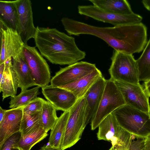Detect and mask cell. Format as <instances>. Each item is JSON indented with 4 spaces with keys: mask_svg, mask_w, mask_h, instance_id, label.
<instances>
[{
    "mask_svg": "<svg viewBox=\"0 0 150 150\" xmlns=\"http://www.w3.org/2000/svg\"><path fill=\"white\" fill-rule=\"evenodd\" d=\"M34 39L41 55L53 64L69 65L86 56V52L78 47L73 37L55 28L38 26Z\"/></svg>",
    "mask_w": 150,
    "mask_h": 150,
    "instance_id": "6da1fadb",
    "label": "cell"
},
{
    "mask_svg": "<svg viewBox=\"0 0 150 150\" xmlns=\"http://www.w3.org/2000/svg\"><path fill=\"white\" fill-rule=\"evenodd\" d=\"M112 113L119 125L133 134L146 136L150 133V114L126 104Z\"/></svg>",
    "mask_w": 150,
    "mask_h": 150,
    "instance_id": "7a4b0ae2",
    "label": "cell"
},
{
    "mask_svg": "<svg viewBox=\"0 0 150 150\" xmlns=\"http://www.w3.org/2000/svg\"><path fill=\"white\" fill-rule=\"evenodd\" d=\"M108 70L110 79L114 81L139 83L136 61L132 54L114 50Z\"/></svg>",
    "mask_w": 150,
    "mask_h": 150,
    "instance_id": "3957f363",
    "label": "cell"
},
{
    "mask_svg": "<svg viewBox=\"0 0 150 150\" xmlns=\"http://www.w3.org/2000/svg\"><path fill=\"white\" fill-rule=\"evenodd\" d=\"M85 108L84 97L78 99L69 110L61 147L63 150L72 146L81 139L85 128L84 125Z\"/></svg>",
    "mask_w": 150,
    "mask_h": 150,
    "instance_id": "277c9868",
    "label": "cell"
},
{
    "mask_svg": "<svg viewBox=\"0 0 150 150\" xmlns=\"http://www.w3.org/2000/svg\"><path fill=\"white\" fill-rule=\"evenodd\" d=\"M125 104L122 95L115 82L110 79L106 80L98 109L91 122V130L96 129L105 118Z\"/></svg>",
    "mask_w": 150,
    "mask_h": 150,
    "instance_id": "5b68a950",
    "label": "cell"
},
{
    "mask_svg": "<svg viewBox=\"0 0 150 150\" xmlns=\"http://www.w3.org/2000/svg\"><path fill=\"white\" fill-rule=\"evenodd\" d=\"M23 53L35 86L42 88L48 85L50 72L46 60L35 47L24 44Z\"/></svg>",
    "mask_w": 150,
    "mask_h": 150,
    "instance_id": "8992f818",
    "label": "cell"
},
{
    "mask_svg": "<svg viewBox=\"0 0 150 150\" xmlns=\"http://www.w3.org/2000/svg\"><path fill=\"white\" fill-rule=\"evenodd\" d=\"M78 13L100 21L117 26L141 23L142 17L133 13L129 14H115L103 11L93 5H79Z\"/></svg>",
    "mask_w": 150,
    "mask_h": 150,
    "instance_id": "52a82bcc",
    "label": "cell"
},
{
    "mask_svg": "<svg viewBox=\"0 0 150 150\" xmlns=\"http://www.w3.org/2000/svg\"><path fill=\"white\" fill-rule=\"evenodd\" d=\"M95 64L84 61L78 62L60 68L51 79V85L60 87L73 83L96 69Z\"/></svg>",
    "mask_w": 150,
    "mask_h": 150,
    "instance_id": "ba28073f",
    "label": "cell"
},
{
    "mask_svg": "<svg viewBox=\"0 0 150 150\" xmlns=\"http://www.w3.org/2000/svg\"><path fill=\"white\" fill-rule=\"evenodd\" d=\"M114 81L121 92L126 105L150 114L149 97L140 83Z\"/></svg>",
    "mask_w": 150,
    "mask_h": 150,
    "instance_id": "9c48e42d",
    "label": "cell"
},
{
    "mask_svg": "<svg viewBox=\"0 0 150 150\" xmlns=\"http://www.w3.org/2000/svg\"><path fill=\"white\" fill-rule=\"evenodd\" d=\"M18 16V26L17 32L24 44L30 39L34 38L36 27L34 25L31 1H14Z\"/></svg>",
    "mask_w": 150,
    "mask_h": 150,
    "instance_id": "30bf717a",
    "label": "cell"
},
{
    "mask_svg": "<svg viewBox=\"0 0 150 150\" xmlns=\"http://www.w3.org/2000/svg\"><path fill=\"white\" fill-rule=\"evenodd\" d=\"M42 92L47 101L57 110H69L78 100L71 91L51 85L42 87Z\"/></svg>",
    "mask_w": 150,
    "mask_h": 150,
    "instance_id": "8fae6325",
    "label": "cell"
},
{
    "mask_svg": "<svg viewBox=\"0 0 150 150\" xmlns=\"http://www.w3.org/2000/svg\"><path fill=\"white\" fill-rule=\"evenodd\" d=\"M106 80L100 78L86 93L84 97L86 103L84 125H86L93 119L98 109L105 86Z\"/></svg>",
    "mask_w": 150,
    "mask_h": 150,
    "instance_id": "7c38bea8",
    "label": "cell"
},
{
    "mask_svg": "<svg viewBox=\"0 0 150 150\" xmlns=\"http://www.w3.org/2000/svg\"><path fill=\"white\" fill-rule=\"evenodd\" d=\"M23 115L22 108L6 110L0 122V148L8 137L20 131Z\"/></svg>",
    "mask_w": 150,
    "mask_h": 150,
    "instance_id": "4fadbf2b",
    "label": "cell"
},
{
    "mask_svg": "<svg viewBox=\"0 0 150 150\" xmlns=\"http://www.w3.org/2000/svg\"><path fill=\"white\" fill-rule=\"evenodd\" d=\"M12 67L16 75L19 87L21 91L35 86L30 71L24 56L23 51L19 52L11 56Z\"/></svg>",
    "mask_w": 150,
    "mask_h": 150,
    "instance_id": "5bb4252c",
    "label": "cell"
},
{
    "mask_svg": "<svg viewBox=\"0 0 150 150\" xmlns=\"http://www.w3.org/2000/svg\"><path fill=\"white\" fill-rule=\"evenodd\" d=\"M4 63V71L0 79V92H2L3 101L9 96L13 97L16 96L19 87L18 79L12 67L11 57L8 59Z\"/></svg>",
    "mask_w": 150,
    "mask_h": 150,
    "instance_id": "9a60e30c",
    "label": "cell"
},
{
    "mask_svg": "<svg viewBox=\"0 0 150 150\" xmlns=\"http://www.w3.org/2000/svg\"><path fill=\"white\" fill-rule=\"evenodd\" d=\"M103 76L97 68L90 74L76 81L60 87L71 92L78 99L83 97L97 80Z\"/></svg>",
    "mask_w": 150,
    "mask_h": 150,
    "instance_id": "2e32d148",
    "label": "cell"
},
{
    "mask_svg": "<svg viewBox=\"0 0 150 150\" xmlns=\"http://www.w3.org/2000/svg\"><path fill=\"white\" fill-rule=\"evenodd\" d=\"M0 21L17 31L18 26L17 10L14 1H0Z\"/></svg>",
    "mask_w": 150,
    "mask_h": 150,
    "instance_id": "e0dca14e",
    "label": "cell"
},
{
    "mask_svg": "<svg viewBox=\"0 0 150 150\" xmlns=\"http://www.w3.org/2000/svg\"><path fill=\"white\" fill-rule=\"evenodd\" d=\"M93 5L106 11L125 14L133 13L130 5L126 0H89Z\"/></svg>",
    "mask_w": 150,
    "mask_h": 150,
    "instance_id": "ac0fdd59",
    "label": "cell"
},
{
    "mask_svg": "<svg viewBox=\"0 0 150 150\" xmlns=\"http://www.w3.org/2000/svg\"><path fill=\"white\" fill-rule=\"evenodd\" d=\"M119 125L112 113L105 118L98 126L97 137L99 140H104L112 143L114 140Z\"/></svg>",
    "mask_w": 150,
    "mask_h": 150,
    "instance_id": "d6986e66",
    "label": "cell"
},
{
    "mask_svg": "<svg viewBox=\"0 0 150 150\" xmlns=\"http://www.w3.org/2000/svg\"><path fill=\"white\" fill-rule=\"evenodd\" d=\"M69 112V110L64 112L51 130L48 141L51 146L61 148Z\"/></svg>",
    "mask_w": 150,
    "mask_h": 150,
    "instance_id": "ffe728a7",
    "label": "cell"
},
{
    "mask_svg": "<svg viewBox=\"0 0 150 150\" xmlns=\"http://www.w3.org/2000/svg\"><path fill=\"white\" fill-rule=\"evenodd\" d=\"M48 134L41 125L36 127L28 134L21 135L18 142L13 147L21 150H30L36 144L45 138Z\"/></svg>",
    "mask_w": 150,
    "mask_h": 150,
    "instance_id": "44dd1931",
    "label": "cell"
},
{
    "mask_svg": "<svg viewBox=\"0 0 150 150\" xmlns=\"http://www.w3.org/2000/svg\"><path fill=\"white\" fill-rule=\"evenodd\" d=\"M139 81L150 79V38L141 56L136 60Z\"/></svg>",
    "mask_w": 150,
    "mask_h": 150,
    "instance_id": "7402d4cb",
    "label": "cell"
},
{
    "mask_svg": "<svg viewBox=\"0 0 150 150\" xmlns=\"http://www.w3.org/2000/svg\"><path fill=\"white\" fill-rule=\"evenodd\" d=\"M56 109L48 101L45 100L41 110V124L47 132L51 130L55 124L58 117Z\"/></svg>",
    "mask_w": 150,
    "mask_h": 150,
    "instance_id": "603a6c76",
    "label": "cell"
},
{
    "mask_svg": "<svg viewBox=\"0 0 150 150\" xmlns=\"http://www.w3.org/2000/svg\"><path fill=\"white\" fill-rule=\"evenodd\" d=\"M40 88L37 86L31 89L21 91L18 95L11 97L9 108H16L23 107L40 93L39 91Z\"/></svg>",
    "mask_w": 150,
    "mask_h": 150,
    "instance_id": "cb8c5ba5",
    "label": "cell"
},
{
    "mask_svg": "<svg viewBox=\"0 0 150 150\" xmlns=\"http://www.w3.org/2000/svg\"><path fill=\"white\" fill-rule=\"evenodd\" d=\"M1 53L0 64L11 58L10 49L9 28L0 21Z\"/></svg>",
    "mask_w": 150,
    "mask_h": 150,
    "instance_id": "d4e9b609",
    "label": "cell"
},
{
    "mask_svg": "<svg viewBox=\"0 0 150 150\" xmlns=\"http://www.w3.org/2000/svg\"><path fill=\"white\" fill-rule=\"evenodd\" d=\"M41 111L30 115L23 114L20 125V132L21 135L28 134L41 124Z\"/></svg>",
    "mask_w": 150,
    "mask_h": 150,
    "instance_id": "484cf974",
    "label": "cell"
},
{
    "mask_svg": "<svg viewBox=\"0 0 150 150\" xmlns=\"http://www.w3.org/2000/svg\"><path fill=\"white\" fill-rule=\"evenodd\" d=\"M45 100L40 97L35 98L22 108L23 114L30 115L41 111Z\"/></svg>",
    "mask_w": 150,
    "mask_h": 150,
    "instance_id": "4316f807",
    "label": "cell"
},
{
    "mask_svg": "<svg viewBox=\"0 0 150 150\" xmlns=\"http://www.w3.org/2000/svg\"><path fill=\"white\" fill-rule=\"evenodd\" d=\"M21 135L20 132H17L8 137L0 148V150H11L19 140Z\"/></svg>",
    "mask_w": 150,
    "mask_h": 150,
    "instance_id": "83f0119b",
    "label": "cell"
},
{
    "mask_svg": "<svg viewBox=\"0 0 150 150\" xmlns=\"http://www.w3.org/2000/svg\"><path fill=\"white\" fill-rule=\"evenodd\" d=\"M147 136H138L134 134L129 150H144L145 139Z\"/></svg>",
    "mask_w": 150,
    "mask_h": 150,
    "instance_id": "f1b7e54d",
    "label": "cell"
},
{
    "mask_svg": "<svg viewBox=\"0 0 150 150\" xmlns=\"http://www.w3.org/2000/svg\"><path fill=\"white\" fill-rule=\"evenodd\" d=\"M144 90L149 97H150V79L144 82Z\"/></svg>",
    "mask_w": 150,
    "mask_h": 150,
    "instance_id": "f546056e",
    "label": "cell"
},
{
    "mask_svg": "<svg viewBox=\"0 0 150 150\" xmlns=\"http://www.w3.org/2000/svg\"><path fill=\"white\" fill-rule=\"evenodd\" d=\"M144 150H150V133L145 137L144 142Z\"/></svg>",
    "mask_w": 150,
    "mask_h": 150,
    "instance_id": "4dcf8cb0",
    "label": "cell"
},
{
    "mask_svg": "<svg viewBox=\"0 0 150 150\" xmlns=\"http://www.w3.org/2000/svg\"><path fill=\"white\" fill-rule=\"evenodd\" d=\"M39 150H63L61 148L52 147L48 145H44Z\"/></svg>",
    "mask_w": 150,
    "mask_h": 150,
    "instance_id": "1f68e13d",
    "label": "cell"
},
{
    "mask_svg": "<svg viewBox=\"0 0 150 150\" xmlns=\"http://www.w3.org/2000/svg\"><path fill=\"white\" fill-rule=\"evenodd\" d=\"M142 2L145 8L150 11V0H143Z\"/></svg>",
    "mask_w": 150,
    "mask_h": 150,
    "instance_id": "d6a6232c",
    "label": "cell"
},
{
    "mask_svg": "<svg viewBox=\"0 0 150 150\" xmlns=\"http://www.w3.org/2000/svg\"><path fill=\"white\" fill-rule=\"evenodd\" d=\"M6 110L3 109L1 106L0 107V122L3 120Z\"/></svg>",
    "mask_w": 150,
    "mask_h": 150,
    "instance_id": "836d02e7",
    "label": "cell"
},
{
    "mask_svg": "<svg viewBox=\"0 0 150 150\" xmlns=\"http://www.w3.org/2000/svg\"><path fill=\"white\" fill-rule=\"evenodd\" d=\"M11 150H21L18 148L13 147L11 149Z\"/></svg>",
    "mask_w": 150,
    "mask_h": 150,
    "instance_id": "e575fe53",
    "label": "cell"
}]
</instances>
